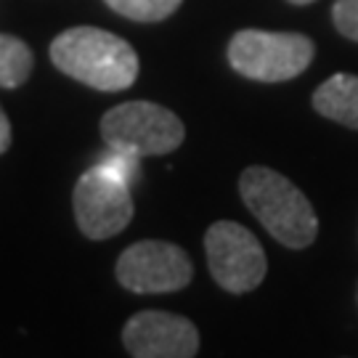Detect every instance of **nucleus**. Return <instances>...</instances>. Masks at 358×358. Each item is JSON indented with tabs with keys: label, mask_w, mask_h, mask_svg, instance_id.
Returning <instances> with one entry per match:
<instances>
[{
	"label": "nucleus",
	"mask_w": 358,
	"mask_h": 358,
	"mask_svg": "<svg viewBox=\"0 0 358 358\" xmlns=\"http://www.w3.org/2000/svg\"><path fill=\"white\" fill-rule=\"evenodd\" d=\"M103 3L130 22L154 24V22H165L167 16H173L183 0H103Z\"/></svg>",
	"instance_id": "obj_11"
},
{
	"label": "nucleus",
	"mask_w": 358,
	"mask_h": 358,
	"mask_svg": "<svg viewBox=\"0 0 358 358\" xmlns=\"http://www.w3.org/2000/svg\"><path fill=\"white\" fill-rule=\"evenodd\" d=\"M8 146H11V122H8V115L0 106V154L8 152Z\"/></svg>",
	"instance_id": "obj_14"
},
{
	"label": "nucleus",
	"mask_w": 358,
	"mask_h": 358,
	"mask_svg": "<svg viewBox=\"0 0 358 358\" xmlns=\"http://www.w3.org/2000/svg\"><path fill=\"white\" fill-rule=\"evenodd\" d=\"M287 3H292V6H308V3H313V0H287Z\"/></svg>",
	"instance_id": "obj_15"
},
{
	"label": "nucleus",
	"mask_w": 358,
	"mask_h": 358,
	"mask_svg": "<svg viewBox=\"0 0 358 358\" xmlns=\"http://www.w3.org/2000/svg\"><path fill=\"white\" fill-rule=\"evenodd\" d=\"M51 62L66 77L103 93L125 90L138 80V53L133 45L99 27H72L56 35Z\"/></svg>",
	"instance_id": "obj_1"
},
{
	"label": "nucleus",
	"mask_w": 358,
	"mask_h": 358,
	"mask_svg": "<svg viewBox=\"0 0 358 358\" xmlns=\"http://www.w3.org/2000/svg\"><path fill=\"white\" fill-rule=\"evenodd\" d=\"M125 350L136 358H192L199 353V332L192 321L167 310H141L122 329Z\"/></svg>",
	"instance_id": "obj_8"
},
{
	"label": "nucleus",
	"mask_w": 358,
	"mask_h": 358,
	"mask_svg": "<svg viewBox=\"0 0 358 358\" xmlns=\"http://www.w3.org/2000/svg\"><path fill=\"white\" fill-rule=\"evenodd\" d=\"M72 207H75L80 231L93 242L122 234L136 215L130 186L103 165H96L88 173H83L72 194Z\"/></svg>",
	"instance_id": "obj_6"
},
{
	"label": "nucleus",
	"mask_w": 358,
	"mask_h": 358,
	"mask_svg": "<svg viewBox=\"0 0 358 358\" xmlns=\"http://www.w3.org/2000/svg\"><path fill=\"white\" fill-rule=\"evenodd\" d=\"M313 53V40L300 32L239 29L229 43V64L257 83H284L306 72Z\"/></svg>",
	"instance_id": "obj_4"
},
{
	"label": "nucleus",
	"mask_w": 358,
	"mask_h": 358,
	"mask_svg": "<svg viewBox=\"0 0 358 358\" xmlns=\"http://www.w3.org/2000/svg\"><path fill=\"white\" fill-rule=\"evenodd\" d=\"M313 109L350 130H358V75H332L313 93Z\"/></svg>",
	"instance_id": "obj_9"
},
{
	"label": "nucleus",
	"mask_w": 358,
	"mask_h": 358,
	"mask_svg": "<svg viewBox=\"0 0 358 358\" xmlns=\"http://www.w3.org/2000/svg\"><path fill=\"white\" fill-rule=\"evenodd\" d=\"M35 66L32 48L24 40L0 32V88H19L24 85Z\"/></svg>",
	"instance_id": "obj_10"
},
{
	"label": "nucleus",
	"mask_w": 358,
	"mask_h": 358,
	"mask_svg": "<svg viewBox=\"0 0 358 358\" xmlns=\"http://www.w3.org/2000/svg\"><path fill=\"white\" fill-rule=\"evenodd\" d=\"M205 252L213 279L226 292H252L266 279L268 263L257 236L234 220H217L207 229Z\"/></svg>",
	"instance_id": "obj_5"
},
{
	"label": "nucleus",
	"mask_w": 358,
	"mask_h": 358,
	"mask_svg": "<svg viewBox=\"0 0 358 358\" xmlns=\"http://www.w3.org/2000/svg\"><path fill=\"white\" fill-rule=\"evenodd\" d=\"M101 136L112 152L133 157H162L176 152L186 128L176 112L152 101H125L101 117Z\"/></svg>",
	"instance_id": "obj_3"
},
{
	"label": "nucleus",
	"mask_w": 358,
	"mask_h": 358,
	"mask_svg": "<svg viewBox=\"0 0 358 358\" xmlns=\"http://www.w3.org/2000/svg\"><path fill=\"white\" fill-rule=\"evenodd\" d=\"M99 165H103L109 173H115L117 178H122L125 183H136V178L141 176V159L133 157V154H122V152H112L109 149V157H103Z\"/></svg>",
	"instance_id": "obj_12"
},
{
	"label": "nucleus",
	"mask_w": 358,
	"mask_h": 358,
	"mask_svg": "<svg viewBox=\"0 0 358 358\" xmlns=\"http://www.w3.org/2000/svg\"><path fill=\"white\" fill-rule=\"evenodd\" d=\"M239 194L252 215L276 242L289 250H306L316 242L319 217L308 196L289 178L271 167H247L239 176Z\"/></svg>",
	"instance_id": "obj_2"
},
{
	"label": "nucleus",
	"mask_w": 358,
	"mask_h": 358,
	"mask_svg": "<svg viewBox=\"0 0 358 358\" xmlns=\"http://www.w3.org/2000/svg\"><path fill=\"white\" fill-rule=\"evenodd\" d=\"M117 282L138 294L178 292L192 282L194 266L186 250L173 242L143 239L130 244L117 260Z\"/></svg>",
	"instance_id": "obj_7"
},
{
	"label": "nucleus",
	"mask_w": 358,
	"mask_h": 358,
	"mask_svg": "<svg viewBox=\"0 0 358 358\" xmlns=\"http://www.w3.org/2000/svg\"><path fill=\"white\" fill-rule=\"evenodd\" d=\"M332 22L340 35L358 43V0H337L332 8Z\"/></svg>",
	"instance_id": "obj_13"
}]
</instances>
